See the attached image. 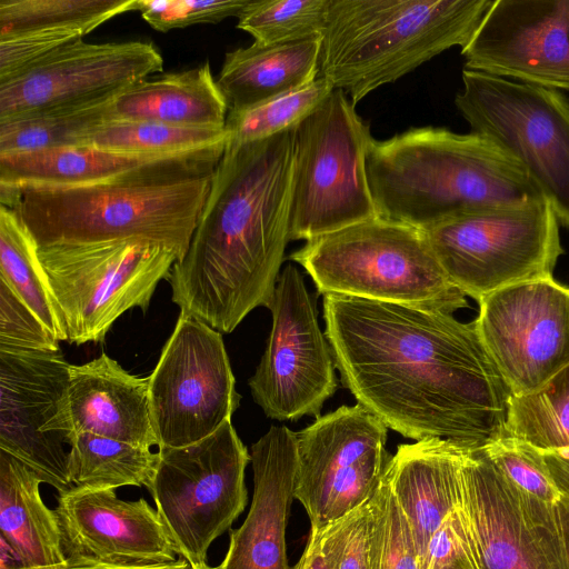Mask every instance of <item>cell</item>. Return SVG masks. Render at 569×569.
<instances>
[{
  "instance_id": "9c48e42d",
  "label": "cell",
  "mask_w": 569,
  "mask_h": 569,
  "mask_svg": "<svg viewBox=\"0 0 569 569\" xmlns=\"http://www.w3.org/2000/svg\"><path fill=\"white\" fill-rule=\"evenodd\" d=\"M455 103L472 132L512 157L569 228V100L557 90L463 69Z\"/></svg>"
},
{
  "instance_id": "836d02e7",
  "label": "cell",
  "mask_w": 569,
  "mask_h": 569,
  "mask_svg": "<svg viewBox=\"0 0 569 569\" xmlns=\"http://www.w3.org/2000/svg\"><path fill=\"white\" fill-rule=\"evenodd\" d=\"M329 80L318 76L309 84L256 106L229 110L226 121L227 144L263 140L295 128L332 91Z\"/></svg>"
},
{
  "instance_id": "ba28073f",
  "label": "cell",
  "mask_w": 569,
  "mask_h": 569,
  "mask_svg": "<svg viewBox=\"0 0 569 569\" xmlns=\"http://www.w3.org/2000/svg\"><path fill=\"white\" fill-rule=\"evenodd\" d=\"M421 230L451 283L477 301L552 278L563 253L559 222L546 200L471 211Z\"/></svg>"
},
{
  "instance_id": "2e32d148",
  "label": "cell",
  "mask_w": 569,
  "mask_h": 569,
  "mask_svg": "<svg viewBox=\"0 0 569 569\" xmlns=\"http://www.w3.org/2000/svg\"><path fill=\"white\" fill-rule=\"evenodd\" d=\"M69 368L60 351L0 350V449L58 492L71 489L66 446L77 435Z\"/></svg>"
},
{
  "instance_id": "d4e9b609",
  "label": "cell",
  "mask_w": 569,
  "mask_h": 569,
  "mask_svg": "<svg viewBox=\"0 0 569 569\" xmlns=\"http://www.w3.org/2000/svg\"><path fill=\"white\" fill-rule=\"evenodd\" d=\"M321 36L277 44L253 42L226 53L217 83L229 110L300 89L319 76Z\"/></svg>"
},
{
  "instance_id": "ee69618b",
  "label": "cell",
  "mask_w": 569,
  "mask_h": 569,
  "mask_svg": "<svg viewBox=\"0 0 569 569\" xmlns=\"http://www.w3.org/2000/svg\"><path fill=\"white\" fill-rule=\"evenodd\" d=\"M291 569H327L317 532L310 530L308 543L299 561Z\"/></svg>"
},
{
  "instance_id": "ffe728a7",
  "label": "cell",
  "mask_w": 569,
  "mask_h": 569,
  "mask_svg": "<svg viewBox=\"0 0 569 569\" xmlns=\"http://www.w3.org/2000/svg\"><path fill=\"white\" fill-rule=\"evenodd\" d=\"M67 561L150 566L176 561V550L156 509L113 489L58 492L54 509Z\"/></svg>"
},
{
  "instance_id": "d590c367",
  "label": "cell",
  "mask_w": 569,
  "mask_h": 569,
  "mask_svg": "<svg viewBox=\"0 0 569 569\" xmlns=\"http://www.w3.org/2000/svg\"><path fill=\"white\" fill-rule=\"evenodd\" d=\"M371 501L370 569H421L412 530L385 473Z\"/></svg>"
},
{
  "instance_id": "5b68a950",
  "label": "cell",
  "mask_w": 569,
  "mask_h": 569,
  "mask_svg": "<svg viewBox=\"0 0 569 569\" xmlns=\"http://www.w3.org/2000/svg\"><path fill=\"white\" fill-rule=\"evenodd\" d=\"M493 0H330L319 76L356 106L452 47H466Z\"/></svg>"
},
{
  "instance_id": "5bb4252c",
  "label": "cell",
  "mask_w": 569,
  "mask_h": 569,
  "mask_svg": "<svg viewBox=\"0 0 569 569\" xmlns=\"http://www.w3.org/2000/svg\"><path fill=\"white\" fill-rule=\"evenodd\" d=\"M269 309L271 331L249 379L252 398L274 420L319 418L338 387L336 362L313 300L293 264L280 272Z\"/></svg>"
},
{
  "instance_id": "6da1fadb",
  "label": "cell",
  "mask_w": 569,
  "mask_h": 569,
  "mask_svg": "<svg viewBox=\"0 0 569 569\" xmlns=\"http://www.w3.org/2000/svg\"><path fill=\"white\" fill-rule=\"evenodd\" d=\"M323 317L343 386L387 428L471 451L505 437L512 393L473 321L333 293Z\"/></svg>"
},
{
  "instance_id": "f1b7e54d",
  "label": "cell",
  "mask_w": 569,
  "mask_h": 569,
  "mask_svg": "<svg viewBox=\"0 0 569 569\" xmlns=\"http://www.w3.org/2000/svg\"><path fill=\"white\" fill-rule=\"evenodd\" d=\"M158 452L90 432L77 433L68 453L70 487L117 489L123 486L149 488Z\"/></svg>"
},
{
  "instance_id": "bcb514c9",
  "label": "cell",
  "mask_w": 569,
  "mask_h": 569,
  "mask_svg": "<svg viewBox=\"0 0 569 569\" xmlns=\"http://www.w3.org/2000/svg\"><path fill=\"white\" fill-rule=\"evenodd\" d=\"M191 569H214V568L210 567V566H208V563H206V565H201V566H193V567H191Z\"/></svg>"
},
{
  "instance_id": "e0dca14e",
  "label": "cell",
  "mask_w": 569,
  "mask_h": 569,
  "mask_svg": "<svg viewBox=\"0 0 569 569\" xmlns=\"http://www.w3.org/2000/svg\"><path fill=\"white\" fill-rule=\"evenodd\" d=\"M473 321L512 395L536 391L569 366V288L553 278L487 295Z\"/></svg>"
},
{
  "instance_id": "9a60e30c",
  "label": "cell",
  "mask_w": 569,
  "mask_h": 569,
  "mask_svg": "<svg viewBox=\"0 0 569 569\" xmlns=\"http://www.w3.org/2000/svg\"><path fill=\"white\" fill-rule=\"evenodd\" d=\"M387 427L359 403L320 416L297 432L295 498L313 531L345 517L376 492L391 456Z\"/></svg>"
},
{
  "instance_id": "484cf974",
  "label": "cell",
  "mask_w": 569,
  "mask_h": 569,
  "mask_svg": "<svg viewBox=\"0 0 569 569\" xmlns=\"http://www.w3.org/2000/svg\"><path fill=\"white\" fill-rule=\"evenodd\" d=\"M41 478L0 449V532L21 568L67 561L54 510L40 495Z\"/></svg>"
},
{
  "instance_id": "e575fe53",
  "label": "cell",
  "mask_w": 569,
  "mask_h": 569,
  "mask_svg": "<svg viewBox=\"0 0 569 569\" xmlns=\"http://www.w3.org/2000/svg\"><path fill=\"white\" fill-rule=\"evenodd\" d=\"M330 0H251L237 28L256 42L277 44L321 36Z\"/></svg>"
},
{
  "instance_id": "7402d4cb",
  "label": "cell",
  "mask_w": 569,
  "mask_h": 569,
  "mask_svg": "<svg viewBox=\"0 0 569 569\" xmlns=\"http://www.w3.org/2000/svg\"><path fill=\"white\" fill-rule=\"evenodd\" d=\"M69 406L76 433L158 446L148 393V378L130 375L102 352L83 365H70Z\"/></svg>"
},
{
  "instance_id": "ab89813d",
  "label": "cell",
  "mask_w": 569,
  "mask_h": 569,
  "mask_svg": "<svg viewBox=\"0 0 569 569\" xmlns=\"http://www.w3.org/2000/svg\"><path fill=\"white\" fill-rule=\"evenodd\" d=\"M59 340L0 279V350L57 352Z\"/></svg>"
},
{
  "instance_id": "44dd1931",
  "label": "cell",
  "mask_w": 569,
  "mask_h": 569,
  "mask_svg": "<svg viewBox=\"0 0 569 569\" xmlns=\"http://www.w3.org/2000/svg\"><path fill=\"white\" fill-rule=\"evenodd\" d=\"M253 496L243 523L230 531L229 547L214 569H291L286 528L295 499L297 432L272 426L251 446Z\"/></svg>"
},
{
  "instance_id": "83f0119b",
  "label": "cell",
  "mask_w": 569,
  "mask_h": 569,
  "mask_svg": "<svg viewBox=\"0 0 569 569\" xmlns=\"http://www.w3.org/2000/svg\"><path fill=\"white\" fill-rule=\"evenodd\" d=\"M117 94L0 122V154L86 146L98 128L113 119Z\"/></svg>"
},
{
  "instance_id": "f6af8a7d",
  "label": "cell",
  "mask_w": 569,
  "mask_h": 569,
  "mask_svg": "<svg viewBox=\"0 0 569 569\" xmlns=\"http://www.w3.org/2000/svg\"><path fill=\"white\" fill-rule=\"evenodd\" d=\"M561 522H562V529H563V536H565V542L567 548V555L569 560V499L560 498V500L557 502Z\"/></svg>"
},
{
  "instance_id": "30bf717a",
  "label": "cell",
  "mask_w": 569,
  "mask_h": 569,
  "mask_svg": "<svg viewBox=\"0 0 569 569\" xmlns=\"http://www.w3.org/2000/svg\"><path fill=\"white\" fill-rule=\"evenodd\" d=\"M250 460L231 420L192 445L159 448L148 490L177 555L191 567L207 563L210 545L244 510Z\"/></svg>"
},
{
  "instance_id": "52a82bcc",
  "label": "cell",
  "mask_w": 569,
  "mask_h": 569,
  "mask_svg": "<svg viewBox=\"0 0 569 569\" xmlns=\"http://www.w3.org/2000/svg\"><path fill=\"white\" fill-rule=\"evenodd\" d=\"M372 139L339 89L295 127L290 241H309L379 217L367 174Z\"/></svg>"
},
{
  "instance_id": "277c9868",
  "label": "cell",
  "mask_w": 569,
  "mask_h": 569,
  "mask_svg": "<svg viewBox=\"0 0 569 569\" xmlns=\"http://www.w3.org/2000/svg\"><path fill=\"white\" fill-rule=\"evenodd\" d=\"M367 174L379 216L419 229L546 200L512 157L472 131L421 127L372 139Z\"/></svg>"
},
{
  "instance_id": "8d00e7d4",
  "label": "cell",
  "mask_w": 569,
  "mask_h": 569,
  "mask_svg": "<svg viewBox=\"0 0 569 569\" xmlns=\"http://www.w3.org/2000/svg\"><path fill=\"white\" fill-rule=\"evenodd\" d=\"M371 498L322 531H315L327 569H370Z\"/></svg>"
},
{
  "instance_id": "1f68e13d",
  "label": "cell",
  "mask_w": 569,
  "mask_h": 569,
  "mask_svg": "<svg viewBox=\"0 0 569 569\" xmlns=\"http://www.w3.org/2000/svg\"><path fill=\"white\" fill-rule=\"evenodd\" d=\"M226 129L178 127L148 121L110 120L86 146L141 156H179L227 144Z\"/></svg>"
},
{
  "instance_id": "f35d334b",
  "label": "cell",
  "mask_w": 569,
  "mask_h": 569,
  "mask_svg": "<svg viewBox=\"0 0 569 569\" xmlns=\"http://www.w3.org/2000/svg\"><path fill=\"white\" fill-rule=\"evenodd\" d=\"M251 0H137L136 11L157 31L219 23L239 17Z\"/></svg>"
},
{
  "instance_id": "b9f144b4",
  "label": "cell",
  "mask_w": 569,
  "mask_h": 569,
  "mask_svg": "<svg viewBox=\"0 0 569 569\" xmlns=\"http://www.w3.org/2000/svg\"><path fill=\"white\" fill-rule=\"evenodd\" d=\"M421 569H479L459 507L429 540Z\"/></svg>"
},
{
  "instance_id": "7bdbcfd3",
  "label": "cell",
  "mask_w": 569,
  "mask_h": 569,
  "mask_svg": "<svg viewBox=\"0 0 569 569\" xmlns=\"http://www.w3.org/2000/svg\"><path fill=\"white\" fill-rule=\"evenodd\" d=\"M13 569H191L189 562L184 559H178L168 563L150 565V566H112L101 563H78L66 561L64 563L42 567V568H13Z\"/></svg>"
},
{
  "instance_id": "f546056e",
  "label": "cell",
  "mask_w": 569,
  "mask_h": 569,
  "mask_svg": "<svg viewBox=\"0 0 569 569\" xmlns=\"http://www.w3.org/2000/svg\"><path fill=\"white\" fill-rule=\"evenodd\" d=\"M0 279L40 318L59 341L66 326L38 257V246L17 212L0 207Z\"/></svg>"
},
{
  "instance_id": "7a4b0ae2",
  "label": "cell",
  "mask_w": 569,
  "mask_h": 569,
  "mask_svg": "<svg viewBox=\"0 0 569 569\" xmlns=\"http://www.w3.org/2000/svg\"><path fill=\"white\" fill-rule=\"evenodd\" d=\"M293 130L227 144L184 258L172 302L222 333L269 308L289 240Z\"/></svg>"
},
{
  "instance_id": "74e56055",
  "label": "cell",
  "mask_w": 569,
  "mask_h": 569,
  "mask_svg": "<svg viewBox=\"0 0 569 569\" xmlns=\"http://www.w3.org/2000/svg\"><path fill=\"white\" fill-rule=\"evenodd\" d=\"M482 451L520 489L547 502L557 503L560 500L542 452L538 449L505 436Z\"/></svg>"
},
{
  "instance_id": "3957f363",
  "label": "cell",
  "mask_w": 569,
  "mask_h": 569,
  "mask_svg": "<svg viewBox=\"0 0 569 569\" xmlns=\"http://www.w3.org/2000/svg\"><path fill=\"white\" fill-rule=\"evenodd\" d=\"M226 146L98 183L0 192V202L17 212L38 247L137 241L164 247L179 262L189 249Z\"/></svg>"
},
{
  "instance_id": "4fadbf2b",
  "label": "cell",
  "mask_w": 569,
  "mask_h": 569,
  "mask_svg": "<svg viewBox=\"0 0 569 569\" xmlns=\"http://www.w3.org/2000/svg\"><path fill=\"white\" fill-rule=\"evenodd\" d=\"M459 509L479 569H569L558 505L520 489L482 449L463 457Z\"/></svg>"
},
{
  "instance_id": "d6986e66",
  "label": "cell",
  "mask_w": 569,
  "mask_h": 569,
  "mask_svg": "<svg viewBox=\"0 0 569 569\" xmlns=\"http://www.w3.org/2000/svg\"><path fill=\"white\" fill-rule=\"evenodd\" d=\"M461 54L466 69L569 91V0H493Z\"/></svg>"
},
{
  "instance_id": "60d3db41",
  "label": "cell",
  "mask_w": 569,
  "mask_h": 569,
  "mask_svg": "<svg viewBox=\"0 0 569 569\" xmlns=\"http://www.w3.org/2000/svg\"><path fill=\"white\" fill-rule=\"evenodd\" d=\"M83 38L71 29H37L0 37V84L23 74L53 51Z\"/></svg>"
},
{
  "instance_id": "d6a6232c",
  "label": "cell",
  "mask_w": 569,
  "mask_h": 569,
  "mask_svg": "<svg viewBox=\"0 0 569 569\" xmlns=\"http://www.w3.org/2000/svg\"><path fill=\"white\" fill-rule=\"evenodd\" d=\"M137 0H0V37L37 29H71L83 36L136 11Z\"/></svg>"
},
{
  "instance_id": "8992f818",
  "label": "cell",
  "mask_w": 569,
  "mask_h": 569,
  "mask_svg": "<svg viewBox=\"0 0 569 569\" xmlns=\"http://www.w3.org/2000/svg\"><path fill=\"white\" fill-rule=\"evenodd\" d=\"M319 293L453 313L468 306L423 230L377 217L306 241L290 254Z\"/></svg>"
},
{
  "instance_id": "4dcf8cb0",
  "label": "cell",
  "mask_w": 569,
  "mask_h": 569,
  "mask_svg": "<svg viewBox=\"0 0 569 569\" xmlns=\"http://www.w3.org/2000/svg\"><path fill=\"white\" fill-rule=\"evenodd\" d=\"M505 436L541 452L569 450V366L540 389L511 395Z\"/></svg>"
},
{
  "instance_id": "ac0fdd59",
  "label": "cell",
  "mask_w": 569,
  "mask_h": 569,
  "mask_svg": "<svg viewBox=\"0 0 569 569\" xmlns=\"http://www.w3.org/2000/svg\"><path fill=\"white\" fill-rule=\"evenodd\" d=\"M162 70L163 58L151 42L90 43L81 38L0 84V122L109 98Z\"/></svg>"
},
{
  "instance_id": "4316f807",
  "label": "cell",
  "mask_w": 569,
  "mask_h": 569,
  "mask_svg": "<svg viewBox=\"0 0 569 569\" xmlns=\"http://www.w3.org/2000/svg\"><path fill=\"white\" fill-rule=\"evenodd\" d=\"M173 157L177 156L130 154L91 146L0 154V192L98 183Z\"/></svg>"
},
{
  "instance_id": "8fae6325",
  "label": "cell",
  "mask_w": 569,
  "mask_h": 569,
  "mask_svg": "<svg viewBox=\"0 0 569 569\" xmlns=\"http://www.w3.org/2000/svg\"><path fill=\"white\" fill-rule=\"evenodd\" d=\"M38 257L62 316L68 341L103 342L126 311H146L177 256L137 241L38 247Z\"/></svg>"
},
{
  "instance_id": "cb8c5ba5",
  "label": "cell",
  "mask_w": 569,
  "mask_h": 569,
  "mask_svg": "<svg viewBox=\"0 0 569 569\" xmlns=\"http://www.w3.org/2000/svg\"><path fill=\"white\" fill-rule=\"evenodd\" d=\"M112 120L224 129L228 102L209 62L132 83L112 103Z\"/></svg>"
},
{
  "instance_id": "7c38bea8",
  "label": "cell",
  "mask_w": 569,
  "mask_h": 569,
  "mask_svg": "<svg viewBox=\"0 0 569 569\" xmlns=\"http://www.w3.org/2000/svg\"><path fill=\"white\" fill-rule=\"evenodd\" d=\"M147 378L158 448L209 437L240 403L221 332L183 312Z\"/></svg>"
},
{
  "instance_id": "603a6c76",
  "label": "cell",
  "mask_w": 569,
  "mask_h": 569,
  "mask_svg": "<svg viewBox=\"0 0 569 569\" xmlns=\"http://www.w3.org/2000/svg\"><path fill=\"white\" fill-rule=\"evenodd\" d=\"M468 451L429 438L400 445L388 462L385 477L412 530L420 566L429 540L460 505L461 466Z\"/></svg>"
}]
</instances>
